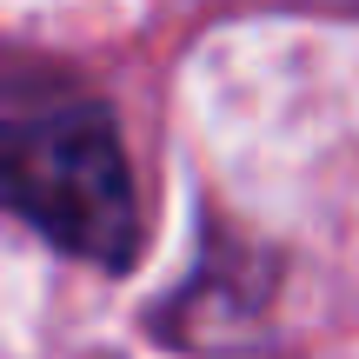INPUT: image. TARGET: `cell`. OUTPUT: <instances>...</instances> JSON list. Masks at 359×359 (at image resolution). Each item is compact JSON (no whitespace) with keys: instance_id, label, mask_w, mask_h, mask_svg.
<instances>
[{"instance_id":"1","label":"cell","mask_w":359,"mask_h":359,"mask_svg":"<svg viewBox=\"0 0 359 359\" xmlns=\"http://www.w3.org/2000/svg\"><path fill=\"white\" fill-rule=\"evenodd\" d=\"M0 206L93 266H127L140 246V200L100 107H47L0 120Z\"/></svg>"}]
</instances>
